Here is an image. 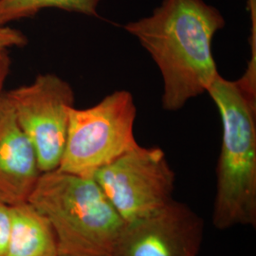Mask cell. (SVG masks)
<instances>
[{"label": "cell", "mask_w": 256, "mask_h": 256, "mask_svg": "<svg viewBox=\"0 0 256 256\" xmlns=\"http://www.w3.org/2000/svg\"><path fill=\"white\" fill-rule=\"evenodd\" d=\"M224 26L220 10L203 0H164L151 16L124 26L160 70L164 110L182 108L220 75L212 42Z\"/></svg>", "instance_id": "1"}, {"label": "cell", "mask_w": 256, "mask_h": 256, "mask_svg": "<svg viewBox=\"0 0 256 256\" xmlns=\"http://www.w3.org/2000/svg\"><path fill=\"white\" fill-rule=\"evenodd\" d=\"M207 92L222 124L214 227L256 226V68L238 80L218 75Z\"/></svg>", "instance_id": "2"}, {"label": "cell", "mask_w": 256, "mask_h": 256, "mask_svg": "<svg viewBox=\"0 0 256 256\" xmlns=\"http://www.w3.org/2000/svg\"><path fill=\"white\" fill-rule=\"evenodd\" d=\"M28 202L50 222L63 256H110L126 225L94 178L42 173Z\"/></svg>", "instance_id": "3"}, {"label": "cell", "mask_w": 256, "mask_h": 256, "mask_svg": "<svg viewBox=\"0 0 256 256\" xmlns=\"http://www.w3.org/2000/svg\"><path fill=\"white\" fill-rule=\"evenodd\" d=\"M137 108L133 95L118 90L86 110L70 111L64 154L58 170L86 178L134 149Z\"/></svg>", "instance_id": "4"}, {"label": "cell", "mask_w": 256, "mask_h": 256, "mask_svg": "<svg viewBox=\"0 0 256 256\" xmlns=\"http://www.w3.org/2000/svg\"><path fill=\"white\" fill-rule=\"evenodd\" d=\"M93 178L126 223L149 216L174 200L176 174L160 147L138 144Z\"/></svg>", "instance_id": "5"}, {"label": "cell", "mask_w": 256, "mask_h": 256, "mask_svg": "<svg viewBox=\"0 0 256 256\" xmlns=\"http://www.w3.org/2000/svg\"><path fill=\"white\" fill-rule=\"evenodd\" d=\"M19 126L36 155L41 173L59 168L64 154L74 92L54 74L38 75L34 82L5 94Z\"/></svg>", "instance_id": "6"}, {"label": "cell", "mask_w": 256, "mask_h": 256, "mask_svg": "<svg viewBox=\"0 0 256 256\" xmlns=\"http://www.w3.org/2000/svg\"><path fill=\"white\" fill-rule=\"evenodd\" d=\"M203 221L182 202L126 223L110 256H198Z\"/></svg>", "instance_id": "7"}, {"label": "cell", "mask_w": 256, "mask_h": 256, "mask_svg": "<svg viewBox=\"0 0 256 256\" xmlns=\"http://www.w3.org/2000/svg\"><path fill=\"white\" fill-rule=\"evenodd\" d=\"M41 174L34 147L8 98L0 94V202L9 206L28 202Z\"/></svg>", "instance_id": "8"}, {"label": "cell", "mask_w": 256, "mask_h": 256, "mask_svg": "<svg viewBox=\"0 0 256 256\" xmlns=\"http://www.w3.org/2000/svg\"><path fill=\"white\" fill-rule=\"evenodd\" d=\"M10 207L8 244L4 256H58L54 232L30 202Z\"/></svg>", "instance_id": "9"}, {"label": "cell", "mask_w": 256, "mask_h": 256, "mask_svg": "<svg viewBox=\"0 0 256 256\" xmlns=\"http://www.w3.org/2000/svg\"><path fill=\"white\" fill-rule=\"evenodd\" d=\"M102 0H0V25L19 19L34 16L40 10L48 8L88 16H99L98 6Z\"/></svg>", "instance_id": "10"}, {"label": "cell", "mask_w": 256, "mask_h": 256, "mask_svg": "<svg viewBox=\"0 0 256 256\" xmlns=\"http://www.w3.org/2000/svg\"><path fill=\"white\" fill-rule=\"evenodd\" d=\"M27 44V38L18 30L0 25V52H7L14 46H22Z\"/></svg>", "instance_id": "11"}, {"label": "cell", "mask_w": 256, "mask_h": 256, "mask_svg": "<svg viewBox=\"0 0 256 256\" xmlns=\"http://www.w3.org/2000/svg\"><path fill=\"white\" fill-rule=\"evenodd\" d=\"M10 225V207L0 202V256H4L8 244Z\"/></svg>", "instance_id": "12"}, {"label": "cell", "mask_w": 256, "mask_h": 256, "mask_svg": "<svg viewBox=\"0 0 256 256\" xmlns=\"http://www.w3.org/2000/svg\"><path fill=\"white\" fill-rule=\"evenodd\" d=\"M10 59L7 52H0V94L6 77L9 74Z\"/></svg>", "instance_id": "13"}, {"label": "cell", "mask_w": 256, "mask_h": 256, "mask_svg": "<svg viewBox=\"0 0 256 256\" xmlns=\"http://www.w3.org/2000/svg\"><path fill=\"white\" fill-rule=\"evenodd\" d=\"M248 9L250 14L252 20V39L250 43H256V0H248Z\"/></svg>", "instance_id": "14"}, {"label": "cell", "mask_w": 256, "mask_h": 256, "mask_svg": "<svg viewBox=\"0 0 256 256\" xmlns=\"http://www.w3.org/2000/svg\"><path fill=\"white\" fill-rule=\"evenodd\" d=\"M58 256H63V254H59Z\"/></svg>", "instance_id": "15"}]
</instances>
